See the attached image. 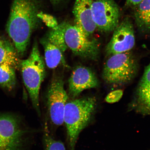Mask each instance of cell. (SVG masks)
Masks as SVG:
<instances>
[{
	"label": "cell",
	"instance_id": "9",
	"mask_svg": "<svg viewBox=\"0 0 150 150\" xmlns=\"http://www.w3.org/2000/svg\"><path fill=\"white\" fill-rule=\"evenodd\" d=\"M106 49L108 56L129 52L134 47L135 38L134 27L128 18L125 19L114 29Z\"/></svg>",
	"mask_w": 150,
	"mask_h": 150
},
{
	"label": "cell",
	"instance_id": "3",
	"mask_svg": "<svg viewBox=\"0 0 150 150\" xmlns=\"http://www.w3.org/2000/svg\"><path fill=\"white\" fill-rule=\"evenodd\" d=\"M24 85L29 94L34 108L38 115H41L39 92L41 84L46 75L45 65L39 51L37 41L34 43L30 54L27 59L20 61Z\"/></svg>",
	"mask_w": 150,
	"mask_h": 150
},
{
	"label": "cell",
	"instance_id": "19",
	"mask_svg": "<svg viewBox=\"0 0 150 150\" xmlns=\"http://www.w3.org/2000/svg\"><path fill=\"white\" fill-rule=\"evenodd\" d=\"M123 95V91L122 90H117L109 93L106 97L105 100L108 103H114L120 100Z\"/></svg>",
	"mask_w": 150,
	"mask_h": 150
},
{
	"label": "cell",
	"instance_id": "7",
	"mask_svg": "<svg viewBox=\"0 0 150 150\" xmlns=\"http://www.w3.org/2000/svg\"><path fill=\"white\" fill-rule=\"evenodd\" d=\"M47 107L50 121L54 125L60 126L64 123V114L68 96L60 77L53 79L47 93Z\"/></svg>",
	"mask_w": 150,
	"mask_h": 150
},
{
	"label": "cell",
	"instance_id": "17",
	"mask_svg": "<svg viewBox=\"0 0 150 150\" xmlns=\"http://www.w3.org/2000/svg\"><path fill=\"white\" fill-rule=\"evenodd\" d=\"M66 22H62L52 28L45 37L49 42L57 47L63 53L68 48L65 40Z\"/></svg>",
	"mask_w": 150,
	"mask_h": 150
},
{
	"label": "cell",
	"instance_id": "6",
	"mask_svg": "<svg viewBox=\"0 0 150 150\" xmlns=\"http://www.w3.org/2000/svg\"><path fill=\"white\" fill-rule=\"evenodd\" d=\"M65 40L67 47L75 55L87 59H97L99 52L98 41L87 36L76 25L66 22Z\"/></svg>",
	"mask_w": 150,
	"mask_h": 150
},
{
	"label": "cell",
	"instance_id": "18",
	"mask_svg": "<svg viewBox=\"0 0 150 150\" xmlns=\"http://www.w3.org/2000/svg\"><path fill=\"white\" fill-rule=\"evenodd\" d=\"M45 128L44 136V150H66L63 142L54 139L50 134L47 127Z\"/></svg>",
	"mask_w": 150,
	"mask_h": 150
},
{
	"label": "cell",
	"instance_id": "12",
	"mask_svg": "<svg viewBox=\"0 0 150 150\" xmlns=\"http://www.w3.org/2000/svg\"><path fill=\"white\" fill-rule=\"evenodd\" d=\"M40 42L44 48L45 62L48 68L55 69L61 64L67 67L63 53L59 48L49 42L45 37L41 39Z\"/></svg>",
	"mask_w": 150,
	"mask_h": 150
},
{
	"label": "cell",
	"instance_id": "4",
	"mask_svg": "<svg viewBox=\"0 0 150 150\" xmlns=\"http://www.w3.org/2000/svg\"><path fill=\"white\" fill-rule=\"evenodd\" d=\"M137 70L136 59L130 52L114 54L105 64L103 78L110 85H123L133 79Z\"/></svg>",
	"mask_w": 150,
	"mask_h": 150
},
{
	"label": "cell",
	"instance_id": "2",
	"mask_svg": "<svg viewBox=\"0 0 150 150\" xmlns=\"http://www.w3.org/2000/svg\"><path fill=\"white\" fill-rule=\"evenodd\" d=\"M94 97L76 99L67 101L64 114L70 150H75L80 133L91 121L96 108Z\"/></svg>",
	"mask_w": 150,
	"mask_h": 150
},
{
	"label": "cell",
	"instance_id": "5",
	"mask_svg": "<svg viewBox=\"0 0 150 150\" xmlns=\"http://www.w3.org/2000/svg\"><path fill=\"white\" fill-rule=\"evenodd\" d=\"M27 133L19 116L0 114V150H22Z\"/></svg>",
	"mask_w": 150,
	"mask_h": 150
},
{
	"label": "cell",
	"instance_id": "22",
	"mask_svg": "<svg viewBox=\"0 0 150 150\" xmlns=\"http://www.w3.org/2000/svg\"><path fill=\"white\" fill-rule=\"evenodd\" d=\"M50 1L53 4H56L59 3L61 1V0H50Z\"/></svg>",
	"mask_w": 150,
	"mask_h": 150
},
{
	"label": "cell",
	"instance_id": "8",
	"mask_svg": "<svg viewBox=\"0 0 150 150\" xmlns=\"http://www.w3.org/2000/svg\"><path fill=\"white\" fill-rule=\"evenodd\" d=\"M91 9L93 20L99 30L110 32L119 23V8L114 0H93Z\"/></svg>",
	"mask_w": 150,
	"mask_h": 150
},
{
	"label": "cell",
	"instance_id": "13",
	"mask_svg": "<svg viewBox=\"0 0 150 150\" xmlns=\"http://www.w3.org/2000/svg\"><path fill=\"white\" fill-rule=\"evenodd\" d=\"M18 56L14 45L6 37H0V65L6 64L18 68L20 61Z\"/></svg>",
	"mask_w": 150,
	"mask_h": 150
},
{
	"label": "cell",
	"instance_id": "11",
	"mask_svg": "<svg viewBox=\"0 0 150 150\" xmlns=\"http://www.w3.org/2000/svg\"><path fill=\"white\" fill-rule=\"evenodd\" d=\"M93 1L76 0L73 9L75 25L89 37L97 29L92 17L91 6Z\"/></svg>",
	"mask_w": 150,
	"mask_h": 150
},
{
	"label": "cell",
	"instance_id": "20",
	"mask_svg": "<svg viewBox=\"0 0 150 150\" xmlns=\"http://www.w3.org/2000/svg\"><path fill=\"white\" fill-rule=\"evenodd\" d=\"M38 16L40 19L48 27L53 28L58 25L57 21L55 19L50 15L44 14L41 12Z\"/></svg>",
	"mask_w": 150,
	"mask_h": 150
},
{
	"label": "cell",
	"instance_id": "1",
	"mask_svg": "<svg viewBox=\"0 0 150 150\" xmlns=\"http://www.w3.org/2000/svg\"><path fill=\"white\" fill-rule=\"evenodd\" d=\"M41 6L39 0H12L6 30L18 56L24 55L32 33L40 24Z\"/></svg>",
	"mask_w": 150,
	"mask_h": 150
},
{
	"label": "cell",
	"instance_id": "21",
	"mask_svg": "<svg viewBox=\"0 0 150 150\" xmlns=\"http://www.w3.org/2000/svg\"><path fill=\"white\" fill-rule=\"evenodd\" d=\"M142 0H126V5L127 6H136Z\"/></svg>",
	"mask_w": 150,
	"mask_h": 150
},
{
	"label": "cell",
	"instance_id": "16",
	"mask_svg": "<svg viewBox=\"0 0 150 150\" xmlns=\"http://www.w3.org/2000/svg\"><path fill=\"white\" fill-rule=\"evenodd\" d=\"M15 67L4 64L0 65V87L7 91L13 90L16 84Z\"/></svg>",
	"mask_w": 150,
	"mask_h": 150
},
{
	"label": "cell",
	"instance_id": "14",
	"mask_svg": "<svg viewBox=\"0 0 150 150\" xmlns=\"http://www.w3.org/2000/svg\"><path fill=\"white\" fill-rule=\"evenodd\" d=\"M139 104L145 112L150 113V63L146 67L137 90Z\"/></svg>",
	"mask_w": 150,
	"mask_h": 150
},
{
	"label": "cell",
	"instance_id": "15",
	"mask_svg": "<svg viewBox=\"0 0 150 150\" xmlns=\"http://www.w3.org/2000/svg\"><path fill=\"white\" fill-rule=\"evenodd\" d=\"M134 16L139 28L145 31L150 30V0H142L135 6Z\"/></svg>",
	"mask_w": 150,
	"mask_h": 150
},
{
	"label": "cell",
	"instance_id": "10",
	"mask_svg": "<svg viewBox=\"0 0 150 150\" xmlns=\"http://www.w3.org/2000/svg\"><path fill=\"white\" fill-rule=\"evenodd\" d=\"M98 84L96 76L91 69L78 66L73 70L69 80V95L76 98L84 90L96 87Z\"/></svg>",
	"mask_w": 150,
	"mask_h": 150
}]
</instances>
